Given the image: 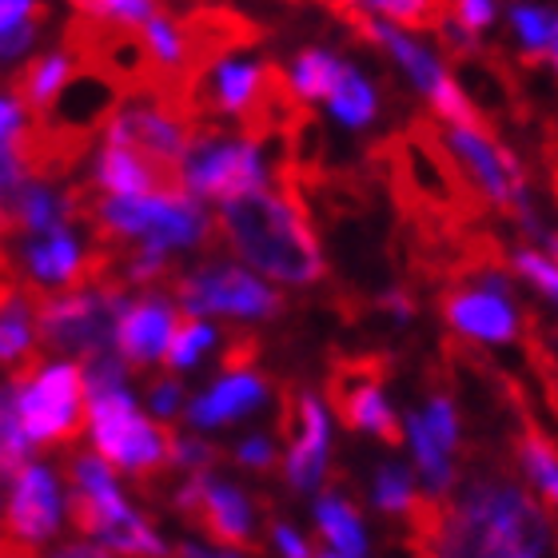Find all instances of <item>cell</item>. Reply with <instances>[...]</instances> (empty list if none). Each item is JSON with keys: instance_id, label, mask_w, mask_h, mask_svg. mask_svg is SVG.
<instances>
[{"instance_id": "cell-1", "label": "cell", "mask_w": 558, "mask_h": 558, "mask_svg": "<svg viewBox=\"0 0 558 558\" xmlns=\"http://www.w3.org/2000/svg\"><path fill=\"white\" fill-rule=\"evenodd\" d=\"M216 235L247 268L291 288H312L327 276L324 252L312 232V204L303 196V187L283 172H279V187L220 204Z\"/></svg>"}, {"instance_id": "cell-2", "label": "cell", "mask_w": 558, "mask_h": 558, "mask_svg": "<svg viewBox=\"0 0 558 558\" xmlns=\"http://www.w3.org/2000/svg\"><path fill=\"white\" fill-rule=\"evenodd\" d=\"M547 514L514 478L471 475L459 499H447L430 558H543Z\"/></svg>"}, {"instance_id": "cell-3", "label": "cell", "mask_w": 558, "mask_h": 558, "mask_svg": "<svg viewBox=\"0 0 558 558\" xmlns=\"http://www.w3.org/2000/svg\"><path fill=\"white\" fill-rule=\"evenodd\" d=\"M268 144L276 140H252V136H232V132L216 129V124H196L187 151L180 160V184L192 199H220L232 204L240 196L264 192L271 180L268 168Z\"/></svg>"}, {"instance_id": "cell-4", "label": "cell", "mask_w": 558, "mask_h": 558, "mask_svg": "<svg viewBox=\"0 0 558 558\" xmlns=\"http://www.w3.org/2000/svg\"><path fill=\"white\" fill-rule=\"evenodd\" d=\"M124 307H129V291L120 283H96V288L40 295L36 300V343L72 363L117 351L112 339H117V324Z\"/></svg>"}, {"instance_id": "cell-5", "label": "cell", "mask_w": 558, "mask_h": 558, "mask_svg": "<svg viewBox=\"0 0 558 558\" xmlns=\"http://www.w3.org/2000/svg\"><path fill=\"white\" fill-rule=\"evenodd\" d=\"M9 391L16 423L33 447H57V442H72L81 435L84 418H88L81 363L52 360L45 367L40 360L24 363L12 372Z\"/></svg>"}, {"instance_id": "cell-6", "label": "cell", "mask_w": 558, "mask_h": 558, "mask_svg": "<svg viewBox=\"0 0 558 558\" xmlns=\"http://www.w3.org/2000/svg\"><path fill=\"white\" fill-rule=\"evenodd\" d=\"M88 430H93L96 454L112 471H129L140 487H156V478L172 466V430L156 427L144 411L136 408L132 391H112V396L88 399Z\"/></svg>"}, {"instance_id": "cell-7", "label": "cell", "mask_w": 558, "mask_h": 558, "mask_svg": "<svg viewBox=\"0 0 558 558\" xmlns=\"http://www.w3.org/2000/svg\"><path fill=\"white\" fill-rule=\"evenodd\" d=\"M339 16L355 28V36H360V40H367V45H379L384 52H391V57L399 60V69L408 72L411 84L427 96V105H430V112H435V117L447 120L451 129H483V117H478V108L471 105V96L459 88V81L447 72V64H442V60L435 57L423 40H415V36L403 33V28H396V24L379 21L375 12L360 9V4L339 9Z\"/></svg>"}, {"instance_id": "cell-8", "label": "cell", "mask_w": 558, "mask_h": 558, "mask_svg": "<svg viewBox=\"0 0 558 558\" xmlns=\"http://www.w3.org/2000/svg\"><path fill=\"white\" fill-rule=\"evenodd\" d=\"M172 300L192 319L232 315V319H276L283 312V295L268 288L256 271L235 264H199L172 279Z\"/></svg>"}, {"instance_id": "cell-9", "label": "cell", "mask_w": 558, "mask_h": 558, "mask_svg": "<svg viewBox=\"0 0 558 558\" xmlns=\"http://www.w3.org/2000/svg\"><path fill=\"white\" fill-rule=\"evenodd\" d=\"M387 372L391 367H387L384 355H343L327 372V399H331V408H336L348 430L375 435L387 447H403V439H408L403 423L384 396Z\"/></svg>"}, {"instance_id": "cell-10", "label": "cell", "mask_w": 558, "mask_h": 558, "mask_svg": "<svg viewBox=\"0 0 558 558\" xmlns=\"http://www.w3.org/2000/svg\"><path fill=\"white\" fill-rule=\"evenodd\" d=\"M172 507L184 514V519H192L220 550H232V555L259 550L252 502H247L244 490L235 487V483H228V478H216L211 471L187 475L184 483L172 490Z\"/></svg>"}, {"instance_id": "cell-11", "label": "cell", "mask_w": 558, "mask_h": 558, "mask_svg": "<svg viewBox=\"0 0 558 558\" xmlns=\"http://www.w3.org/2000/svg\"><path fill=\"white\" fill-rule=\"evenodd\" d=\"M442 144L451 148L454 163L463 168L466 184L475 187L478 196H487L499 211H511L519 223L531 220L526 172L507 144H499L487 129H447Z\"/></svg>"}, {"instance_id": "cell-12", "label": "cell", "mask_w": 558, "mask_h": 558, "mask_svg": "<svg viewBox=\"0 0 558 558\" xmlns=\"http://www.w3.org/2000/svg\"><path fill=\"white\" fill-rule=\"evenodd\" d=\"M279 435H283V478L291 490H319L327 475V411L307 387H283L279 396Z\"/></svg>"}, {"instance_id": "cell-13", "label": "cell", "mask_w": 558, "mask_h": 558, "mask_svg": "<svg viewBox=\"0 0 558 558\" xmlns=\"http://www.w3.org/2000/svg\"><path fill=\"white\" fill-rule=\"evenodd\" d=\"M60 519H64V502H60L57 475L40 463H24L9 478V507H4V535L24 543V547H40L48 538H57Z\"/></svg>"}, {"instance_id": "cell-14", "label": "cell", "mask_w": 558, "mask_h": 558, "mask_svg": "<svg viewBox=\"0 0 558 558\" xmlns=\"http://www.w3.org/2000/svg\"><path fill=\"white\" fill-rule=\"evenodd\" d=\"M93 187L108 199H140V196H187L180 184V168L156 163L120 144H105L96 156Z\"/></svg>"}, {"instance_id": "cell-15", "label": "cell", "mask_w": 558, "mask_h": 558, "mask_svg": "<svg viewBox=\"0 0 558 558\" xmlns=\"http://www.w3.org/2000/svg\"><path fill=\"white\" fill-rule=\"evenodd\" d=\"M175 324H180V312H175L172 295L144 291L140 300H129V307L120 315L112 348L124 360V367H148V363L163 360Z\"/></svg>"}, {"instance_id": "cell-16", "label": "cell", "mask_w": 558, "mask_h": 558, "mask_svg": "<svg viewBox=\"0 0 558 558\" xmlns=\"http://www.w3.org/2000/svg\"><path fill=\"white\" fill-rule=\"evenodd\" d=\"M442 315L447 324L466 339H478V343H514L519 339V315L507 300L490 295V291L478 288H451L442 291Z\"/></svg>"}, {"instance_id": "cell-17", "label": "cell", "mask_w": 558, "mask_h": 558, "mask_svg": "<svg viewBox=\"0 0 558 558\" xmlns=\"http://www.w3.org/2000/svg\"><path fill=\"white\" fill-rule=\"evenodd\" d=\"M24 271L33 291L48 288L52 295H60V291L88 288V252L72 235V228H60L24 247Z\"/></svg>"}, {"instance_id": "cell-18", "label": "cell", "mask_w": 558, "mask_h": 558, "mask_svg": "<svg viewBox=\"0 0 558 558\" xmlns=\"http://www.w3.org/2000/svg\"><path fill=\"white\" fill-rule=\"evenodd\" d=\"M264 403H268V379L256 372H235V375H223L220 384H211L204 396L192 399L184 408V415L192 427L211 430V427H228L235 418L256 415Z\"/></svg>"}, {"instance_id": "cell-19", "label": "cell", "mask_w": 558, "mask_h": 558, "mask_svg": "<svg viewBox=\"0 0 558 558\" xmlns=\"http://www.w3.org/2000/svg\"><path fill=\"white\" fill-rule=\"evenodd\" d=\"M36 295L28 283H16L0 295V367H24L40 360L36 351Z\"/></svg>"}, {"instance_id": "cell-20", "label": "cell", "mask_w": 558, "mask_h": 558, "mask_svg": "<svg viewBox=\"0 0 558 558\" xmlns=\"http://www.w3.org/2000/svg\"><path fill=\"white\" fill-rule=\"evenodd\" d=\"M76 76V60L60 48V52H45V57L28 60L21 69V76L12 81V96L21 100L24 112H33V120H40L48 108L57 105V96L64 93V84Z\"/></svg>"}, {"instance_id": "cell-21", "label": "cell", "mask_w": 558, "mask_h": 558, "mask_svg": "<svg viewBox=\"0 0 558 558\" xmlns=\"http://www.w3.org/2000/svg\"><path fill=\"white\" fill-rule=\"evenodd\" d=\"M315 523H319L324 538L331 543V555H343V558L367 555V535H363L360 511H355V502H351L348 495H339L336 487L319 490V499H315Z\"/></svg>"}, {"instance_id": "cell-22", "label": "cell", "mask_w": 558, "mask_h": 558, "mask_svg": "<svg viewBox=\"0 0 558 558\" xmlns=\"http://www.w3.org/2000/svg\"><path fill=\"white\" fill-rule=\"evenodd\" d=\"M519 466L526 471V478L535 483V490L543 495L558 523V447L538 430V423H526L519 435Z\"/></svg>"}, {"instance_id": "cell-23", "label": "cell", "mask_w": 558, "mask_h": 558, "mask_svg": "<svg viewBox=\"0 0 558 558\" xmlns=\"http://www.w3.org/2000/svg\"><path fill=\"white\" fill-rule=\"evenodd\" d=\"M283 76H288L295 100H327L343 76V60L327 48H303L300 57L291 60V72H283Z\"/></svg>"}, {"instance_id": "cell-24", "label": "cell", "mask_w": 558, "mask_h": 558, "mask_svg": "<svg viewBox=\"0 0 558 558\" xmlns=\"http://www.w3.org/2000/svg\"><path fill=\"white\" fill-rule=\"evenodd\" d=\"M327 105H331L339 124H348V129H367L379 117V96L355 64H343V76H339L336 93L327 96Z\"/></svg>"}, {"instance_id": "cell-25", "label": "cell", "mask_w": 558, "mask_h": 558, "mask_svg": "<svg viewBox=\"0 0 558 558\" xmlns=\"http://www.w3.org/2000/svg\"><path fill=\"white\" fill-rule=\"evenodd\" d=\"M216 343H220V331H216L208 319H192V315H184V319L175 324L172 339H168L163 360H168V367H172V372H187V367H196L199 355H204V351H211Z\"/></svg>"}, {"instance_id": "cell-26", "label": "cell", "mask_w": 558, "mask_h": 558, "mask_svg": "<svg viewBox=\"0 0 558 558\" xmlns=\"http://www.w3.org/2000/svg\"><path fill=\"white\" fill-rule=\"evenodd\" d=\"M372 495H375V507H379L387 519H411V511H415V502H418L411 471L408 466H396V463L379 466Z\"/></svg>"}, {"instance_id": "cell-27", "label": "cell", "mask_w": 558, "mask_h": 558, "mask_svg": "<svg viewBox=\"0 0 558 558\" xmlns=\"http://www.w3.org/2000/svg\"><path fill=\"white\" fill-rule=\"evenodd\" d=\"M555 21H558V12L535 9V4H514L511 9V28H514V36H519V45H523V52H526V64L547 60L550 36H555Z\"/></svg>"}, {"instance_id": "cell-28", "label": "cell", "mask_w": 558, "mask_h": 558, "mask_svg": "<svg viewBox=\"0 0 558 558\" xmlns=\"http://www.w3.org/2000/svg\"><path fill=\"white\" fill-rule=\"evenodd\" d=\"M69 483L72 495H108V490H120L117 471L100 459L96 451H81L69 459Z\"/></svg>"}, {"instance_id": "cell-29", "label": "cell", "mask_w": 558, "mask_h": 558, "mask_svg": "<svg viewBox=\"0 0 558 558\" xmlns=\"http://www.w3.org/2000/svg\"><path fill=\"white\" fill-rule=\"evenodd\" d=\"M418 418L427 423L430 439L439 442L442 451H447V454L459 451V442H463V439H459V411H454V399L447 396V391H439V387H435V391L427 396V408L418 411Z\"/></svg>"}, {"instance_id": "cell-30", "label": "cell", "mask_w": 558, "mask_h": 558, "mask_svg": "<svg viewBox=\"0 0 558 558\" xmlns=\"http://www.w3.org/2000/svg\"><path fill=\"white\" fill-rule=\"evenodd\" d=\"M76 9H81L84 16H96V21H105V24H120V28H140L151 12H160L156 4H148V0H100V4H76Z\"/></svg>"}, {"instance_id": "cell-31", "label": "cell", "mask_w": 558, "mask_h": 558, "mask_svg": "<svg viewBox=\"0 0 558 558\" xmlns=\"http://www.w3.org/2000/svg\"><path fill=\"white\" fill-rule=\"evenodd\" d=\"M514 268L523 271L531 283H535L543 295H550V300L558 303V268L550 264L543 252H531V247H523V252H514Z\"/></svg>"}, {"instance_id": "cell-32", "label": "cell", "mask_w": 558, "mask_h": 558, "mask_svg": "<svg viewBox=\"0 0 558 558\" xmlns=\"http://www.w3.org/2000/svg\"><path fill=\"white\" fill-rule=\"evenodd\" d=\"M220 459V451L211 442L196 439V435H172V466H192V471H208Z\"/></svg>"}, {"instance_id": "cell-33", "label": "cell", "mask_w": 558, "mask_h": 558, "mask_svg": "<svg viewBox=\"0 0 558 558\" xmlns=\"http://www.w3.org/2000/svg\"><path fill=\"white\" fill-rule=\"evenodd\" d=\"M235 463L247 466V471H271L279 463V451L276 442L268 435H247L240 447H235Z\"/></svg>"}, {"instance_id": "cell-34", "label": "cell", "mask_w": 558, "mask_h": 558, "mask_svg": "<svg viewBox=\"0 0 558 558\" xmlns=\"http://www.w3.org/2000/svg\"><path fill=\"white\" fill-rule=\"evenodd\" d=\"M148 403H151V415L168 423V418H175L184 411V387L175 384V379H156L148 387Z\"/></svg>"}, {"instance_id": "cell-35", "label": "cell", "mask_w": 558, "mask_h": 558, "mask_svg": "<svg viewBox=\"0 0 558 558\" xmlns=\"http://www.w3.org/2000/svg\"><path fill=\"white\" fill-rule=\"evenodd\" d=\"M271 547L279 550V558H315L312 543H307L291 523H283V519L271 523Z\"/></svg>"}, {"instance_id": "cell-36", "label": "cell", "mask_w": 558, "mask_h": 558, "mask_svg": "<svg viewBox=\"0 0 558 558\" xmlns=\"http://www.w3.org/2000/svg\"><path fill=\"white\" fill-rule=\"evenodd\" d=\"M451 16L463 24L466 33L475 36V33H483V28L495 24V4H487V0H463V4H454L451 9Z\"/></svg>"}, {"instance_id": "cell-37", "label": "cell", "mask_w": 558, "mask_h": 558, "mask_svg": "<svg viewBox=\"0 0 558 558\" xmlns=\"http://www.w3.org/2000/svg\"><path fill=\"white\" fill-rule=\"evenodd\" d=\"M40 24H45V12H40V16H33L28 24H21V28H12V33L0 36V64H9L12 57H21L24 48H28L36 40Z\"/></svg>"}, {"instance_id": "cell-38", "label": "cell", "mask_w": 558, "mask_h": 558, "mask_svg": "<svg viewBox=\"0 0 558 558\" xmlns=\"http://www.w3.org/2000/svg\"><path fill=\"white\" fill-rule=\"evenodd\" d=\"M24 108H21V100L12 96V88L9 93H0V144H12V140L21 136L24 132Z\"/></svg>"}, {"instance_id": "cell-39", "label": "cell", "mask_w": 558, "mask_h": 558, "mask_svg": "<svg viewBox=\"0 0 558 558\" xmlns=\"http://www.w3.org/2000/svg\"><path fill=\"white\" fill-rule=\"evenodd\" d=\"M40 4H28V0H0V36L12 33V28H21V24H28L33 16H40Z\"/></svg>"}, {"instance_id": "cell-40", "label": "cell", "mask_w": 558, "mask_h": 558, "mask_svg": "<svg viewBox=\"0 0 558 558\" xmlns=\"http://www.w3.org/2000/svg\"><path fill=\"white\" fill-rule=\"evenodd\" d=\"M45 558H117V555L88 543V538H81V543H60V547H52Z\"/></svg>"}, {"instance_id": "cell-41", "label": "cell", "mask_w": 558, "mask_h": 558, "mask_svg": "<svg viewBox=\"0 0 558 558\" xmlns=\"http://www.w3.org/2000/svg\"><path fill=\"white\" fill-rule=\"evenodd\" d=\"M379 307H384V312H391L396 319H411V315H415V303H411L408 291H387L384 300H379Z\"/></svg>"}, {"instance_id": "cell-42", "label": "cell", "mask_w": 558, "mask_h": 558, "mask_svg": "<svg viewBox=\"0 0 558 558\" xmlns=\"http://www.w3.org/2000/svg\"><path fill=\"white\" fill-rule=\"evenodd\" d=\"M172 558H240V555H232V550H204L196 543H180L172 550Z\"/></svg>"}, {"instance_id": "cell-43", "label": "cell", "mask_w": 558, "mask_h": 558, "mask_svg": "<svg viewBox=\"0 0 558 558\" xmlns=\"http://www.w3.org/2000/svg\"><path fill=\"white\" fill-rule=\"evenodd\" d=\"M0 558H36V555H33V547H24L16 538L0 535Z\"/></svg>"}, {"instance_id": "cell-44", "label": "cell", "mask_w": 558, "mask_h": 558, "mask_svg": "<svg viewBox=\"0 0 558 558\" xmlns=\"http://www.w3.org/2000/svg\"><path fill=\"white\" fill-rule=\"evenodd\" d=\"M550 60H555V69H558V21H555V36H550V52H547Z\"/></svg>"}]
</instances>
